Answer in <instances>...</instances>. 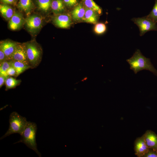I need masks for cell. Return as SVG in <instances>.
Returning a JSON list of instances; mask_svg holds the SVG:
<instances>
[{
	"label": "cell",
	"instance_id": "21",
	"mask_svg": "<svg viewBox=\"0 0 157 157\" xmlns=\"http://www.w3.org/2000/svg\"><path fill=\"white\" fill-rule=\"evenodd\" d=\"M52 1V0H37V3L39 9L47 12L51 8Z\"/></svg>",
	"mask_w": 157,
	"mask_h": 157
},
{
	"label": "cell",
	"instance_id": "2",
	"mask_svg": "<svg viewBox=\"0 0 157 157\" xmlns=\"http://www.w3.org/2000/svg\"><path fill=\"white\" fill-rule=\"evenodd\" d=\"M37 127L34 122H28L24 129L20 135L19 140L14 144L22 142L24 143L29 148L35 151L38 155L41 157V154L37 149L36 140V135Z\"/></svg>",
	"mask_w": 157,
	"mask_h": 157
},
{
	"label": "cell",
	"instance_id": "7",
	"mask_svg": "<svg viewBox=\"0 0 157 157\" xmlns=\"http://www.w3.org/2000/svg\"><path fill=\"white\" fill-rule=\"evenodd\" d=\"M134 145L135 154L138 157H143L149 149L146 143L143 135L136 139Z\"/></svg>",
	"mask_w": 157,
	"mask_h": 157
},
{
	"label": "cell",
	"instance_id": "14",
	"mask_svg": "<svg viewBox=\"0 0 157 157\" xmlns=\"http://www.w3.org/2000/svg\"><path fill=\"white\" fill-rule=\"evenodd\" d=\"M85 7V13L83 20L87 23L97 24L98 20V14L93 10Z\"/></svg>",
	"mask_w": 157,
	"mask_h": 157
},
{
	"label": "cell",
	"instance_id": "6",
	"mask_svg": "<svg viewBox=\"0 0 157 157\" xmlns=\"http://www.w3.org/2000/svg\"><path fill=\"white\" fill-rule=\"evenodd\" d=\"M10 60L21 62L29 65L25 43L18 44L10 58Z\"/></svg>",
	"mask_w": 157,
	"mask_h": 157
},
{
	"label": "cell",
	"instance_id": "26",
	"mask_svg": "<svg viewBox=\"0 0 157 157\" xmlns=\"http://www.w3.org/2000/svg\"><path fill=\"white\" fill-rule=\"evenodd\" d=\"M143 157H157V151L149 149Z\"/></svg>",
	"mask_w": 157,
	"mask_h": 157
},
{
	"label": "cell",
	"instance_id": "18",
	"mask_svg": "<svg viewBox=\"0 0 157 157\" xmlns=\"http://www.w3.org/2000/svg\"><path fill=\"white\" fill-rule=\"evenodd\" d=\"M0 11L2 16L7 20L10 19L14 13L12 8L7 4H1Z\"/></svg>",
	"mask_w": 157,
	"mask_h": 157
},
{
	"label": "cell",
	"instance_id": "16",
	"mask_svg": "<svg viewBox=\"0 0 157 157\" xmlns=\"http://www.w3.org/2000/svg\"><path fill=\"white\" fill-rule=\"evenodd\" d=\"M11 65L15 69L16 71V77H17L20 74L26 70L31 69L30 66L21 62L10 60Z\"/></svg>",
	"mask_w": 157,
	"mask_h": 157
},
{
	"label": "cell",
	"instance_id": "22",
	"mask_svg": "<svg viewBox=\"0 0 157 157\" xmlns=\"http://www.w3.org/2000/svg\"><path fill=\"white\" fill-rule=\"evenodd\" d=\"M11 66V63L9 60L0 63V75L5 76L7 78L9 77L7 72Z\"/></svg>",
	"mask_w": 157,
	"mask_h": 157
},
{
	"label": "cell",
	"instance_id": "8",
	"mask_svg": "<svg viewBox=\"0 0 157 157\" xmlns=\"http://www.w3.org/2000/svg\"><path fill=\"white\" fill-rule=\"evenodd\" d=\"M25 22L26 27L31 32L39 29L42 23L41 17L36 15L29 16L26 19Z\"/></svg>",
	"mask_w": 157,
	"mask_h": 157
},
{
	"label": "cell",
	"instance_id": "11",
	"mask_svg": "<svg viewBox=\"0 0 157 157\" xmlns=\"http://www.w3.org/2000/svg\"><path fill=\"white\" fill-rule=\"evenodd\" d=\"M24 20L22 15L18 12H15L10 19L8 26L12 30H15L19 28L23 25Z\"/></svg>",
	"mask_w": 157,
	"mask_h": 157
},
{
	"label": "cell",
	"instance_id": "1",
	"mask_svg": "<svg viewBox=\"0 0 157 157\" xmlns=\"http://www.w3.org/2000/svg\"><path fill=\"white\" fill-rule=\"evenodd\" d=\"M130 69L135 74L143 70H148L157 76V70L150 61V59L144 56L139 49H137L133 56L126 60Z\"/></svg>",
	"mask_w": 157,
	"mask_h": 157
},
{
	"label": "cell",
	"instance_id": "15",
	"mask_svg": "<svg viewBox=\"0 0 157 157\" xmlns=\"http://www.w3.org/2000/svg\"><path fill=\"white\" fill-rule=\"evenodd\" d=\"M65 5L63 0H52L51 8L55 14H62L65 10Z\"/></svg>",
	"mask_w": 157,
	"mask_h": 157
},
{
	"label": "cell",
	"instance_id": "10",
	"mask_svg": "<svg viewBox=\"0 0 157 157\" xmlns=\"http://www.w3.org/2000/svg\"><path fill=\"white\" fill-rule=\"evenodd\" d=\"M143 136L148 148L157 151V135L154 132L148 130Z\"/></svg>",
	"mask_w": 157,
	"mask_h": 157
},
{
	"label": "cell",
	"instance_id": "30",
	"mask_svg": "<svg viewBox=\"0 0 157 157\" xmlns=\"http://www.w3.org/2000/svg\"><path fill=\"white\" fill-rule=\"evenodd\" d=\"M15 0H1L3 3L6 4H11L14 2Z\"/></svg>",
	"mask_w": 157,
	"mask_h": 157
},
{
	"label": "cell",
	"instance_id": "28",
	"mask_svg": "<svg viewBox=\"0 0 157 157\" xmlns=\"http://www.w3.org/2000/svg\"><path fill=\"white\" fill-rule=\"evenodd\" d=\"M7 60H8V59L5 53L0 49V63Z\"/></svg>",
	"mask_w": 157,
	"mask_h": 157
},
{
	"label": "cell",
	"instance_id": "9",
	"mask_svg": "<svg viewBox=\"0 0 157 157\" xmlns=\"http://www.w3.org/2000/svg\"><path fill=\"white\" fill-rule=\"evenodd\" d=\"M18 43L9 40L1 42L0 49L3 52L8 61L10 60Z\"/></svg>",
	"mask_w": 157,
	"mask_h": 157
},
{
	"label": "cell",
	"instance_id": "29",
	"mask_svg": "<svg viewBox=\"0 0 157 157\" xmlns=\"http://www.w3.org/2000/svg\"><path fill=\"white\" fill-rule=\"evenodd\" d=\"M7 78L3 75H0V88H1L3 84L5 83Z\"/></svg>",
	"mask_w": 157,
	"mask_h": 157
},
{
	"label": "cell",
	"instance_id": "27",
	"mask_svg": "<svg viewBox=\"0 0 157 157\" xmlns=\"http://www.w3.org/2000/svg\"><path fill=\"white\" fill-rule=\"evenodd\" d=\"M7 74L9 76H14L16 77V71L14 67L11 65L7 71Z\"/></svg>",
	"mask_w": 157,
	"mask_h": 157
},
{
	"label": "cell",
	"instance_id": "3",
	"mask_svg": "<svg viewBox=\"0 0 157 157\" xmlns=\"http://www.w3.org/2000/svg\"><path fill=\"white\" fill-rule=\"evenodd\" d=\"M28 122L26 117L21 116L16 112H13L10 115L9 129L5 134L1 138L0 140L13 133H18L21 135Z\"/></svg>",
	"mask_w": 157,
	"mask_h": 157
},
{
	"label": "cell",
	"instance_id": "12",
	"mask_svg": "<svg viewBox=\"0 0 157 157\" xmlns=\"http://www.w3.org/2000/svg\"><path fill=\"white\" fill-rule=\"evenodd\" d=\"M53 21L58 27L62 28H67L71 24L72 21L70 17L66 14L58 15L54 18Z\"/></svg>",
	"mask_w": 157,
	"mask_h": 157
},
{
	"label": "cell",
	"instance_id": "13",
	"mask_svg": "<svg viewBox=\"0 0 157 157\" xmlns=\"http://www.w3.org/2000/svg\"><path fill=\"white\" fill-rule=\"evenodd\" d=\"M85 13V7L82 3H79L74 7L71 12L72 19L75 21H78L83 19Z\"/></svg>",
	"mask_w": 157,
	"mask_h": 157
},
{
	"label": "cell",
	"instance_id": "23",
	"mask_svg": "<svg viewBox=\"0 0 157 157\" xmlns=\"http://www.w3.org/2000/svg\"><path fill=\"white\" fill-rule=\"evenodd\" d=\"M147 17L154 22L157 23V0H155L152 9Z\"/></svg>",
	"mask_w": 157,
	"mask_h": 157
},
{
	"label": "cell",
	"instance_id": "24",
	"mask_svg": "<svg viewBox=\"0 0 157 157\" xmlns=\"http://www.w3.org/2000/svg\"><path fill=\"white\" fill-rule=\"evenodd\" d=\"M95 33L98 34L104 33L106 30V26L103 23H99L96 24L94 28Z\"/></svg>",
	"mask_w": 157,
	"mask_h": 157
},
{
	"label": "cell",
	"instance_id": "20",
	"mask_svg": "<svg viewBox=\"0 0 157 157\" xmlns=\"http://www.w3.org/2000/svg\"><path fill=\"white\" fill-rule=\"evenodd\" d=\"M21 82V80H17L10 76L6 78L5 82L6 90L15 88L19 85Z\"/></svg>",
	"mask_w": 157,
	"mask_h": 157
},
{
	"label": "cell",
	"instance_id": "25",
	"mask_svg": "<svg viewBox=\"0 0 157 157\" xmlns=\"http://www.w3.org/2000/svg\"><path fill=\"white\" fill-rule=\"evenodd\" d=\"M65 4L69 8L74 7L78 3V0H63Z\"/></svg>",
	"mask_w": 157,
	"mask_h": 157
},
{
	"label": "cell",
	"instance_id": "5",
	"mask_svg": "<svg viewBox=\"0 0 157 157\" xmlns=\"http://www.w3.org/2000/svg\"><path fill=\"white\" fill-rule=\"evenodd\" d=\"M138 27L140 32V35L142 36L150 31H157V24L147 16L142 17L133 18L131 19Z\"/></svg>",
	"mask_w": 157,
	"mask_h": 157
},
{
	"label": "cell",
	"instance_id": "19",
	"mask_svg": "<svg viewBox=\"0 0 157 157\" xmlns=\"http://www.w3.org/2000/svg\"><path fill=\"white\" fill-rule=\"evenodd\" d=\"M82 1L85 7L93 10L98 15L102 14V9L93 0H82Z\"/></svg>",
	"mask_w": 157,
	"mask_h": 157
},
{
	"label": "cell",
	"instance_id": "4",
	"mask_svg": "<svg viewBox=\"0 0 157 157\" xmlns=\"http://www.w3.org/2000/svg\"><path fill=\"white\" fill-rule=\"evenodd\" d=\"M28 65L31 69L36 68L40 63L42 51L36 42L31 41L25 43Z\"/></svg>",
	"mask_w": 157,
	"mask_h": 157
},
{
	"label": "cell",
	"instance_id": "17",
	"mask_svg": "<svg viewBox=\"0 0 157 157\" xmlns=\"http://www.w3.org/2000/svg\"><path fill=\"white\" fill-rule=\"evenodd\" d=\"M17 7L19 10L24 12L27 15H29L33 7L32 0H19Z\"/></svg>",
	"mask_w": 157,
	"mask_h": 157
}]
</instances>
